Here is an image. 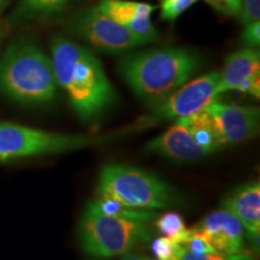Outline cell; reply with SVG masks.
Instances as JSON below:
<instances>
[{
	"mask_svg": "<svg viewBox=\"0 0 260 260\" xmlns=\"http://www.w3.org/2000/svg\"><path fill=\"white\" fill-rule=\"evenodd\" d=\"M206 109L212 116L224 146L245 142L258 134L260 112L256 107L223 104L217 99Z\"/></svg>",
	"mask_w": 260,
	"mask_h": 260,
	"instance_id": "9c48e42d",
	"label": "cell"
},
{
	"mask_svg": "<svg viewBox=\"0 0 260 260\" xmlns=\"http://www.w3.org/2000/svg\"><path fill=\"white\" fill-rule=\"evenodd\" d=\"M70 31L105 53H123L144 45L129 29L116 23L96 6L77 15L71 23Z\"/></svg>",
	"mask_w": 260,
	"mask_h": 260,
	"instance_id": "ba28073f",
	"label": "cell"
},
{
	"mask_svg": "<svg viewBox=\"0 0 260 260\" xmlns=\"http://www.w3.org/2000/svg\"><path fill=\"white\" fill-rule=\"evenodd\" d=\"M242 42L249 47H258L260 44V22L254 21L247 23L242 34Z\"/></svg>",
	"mask_w": 260,
	"mask_h": 260,
	"instance_id": "cb8c5ba5",
	"label": "cell"
},
{
	"mask_svg": "<svg viewBox=\"0 0 260 260\" xmlns=\"http://www.w3.org/2000/svg\"><path fill=\"white\" fill-rule=\"evenodd\" d=\"M189 232L191 235L204 239L217 253L235 254L243 252L245 229L224 209L206 216Z\"/></svg>",
	"mask_w": 260,
	"mask_h": 260,
	"instance_id": "30bf717a",
	"label": "cell"
},
{
	"mask_svg": "<svg viewBox=\"0 0 260 260\" xmlns=\"http://www.w3.org/2000/svg\"><path fill=\"white\" fill-rule=\"evenodd\" d=\"M200 65L201 59L195 52L165 47L123 58L119 73L140 99L157 105L187 83Z\"/></svg>",
	"mask_w": 260,
	"mask_h": 260,
	"instance_id": "7a4b0ae2",
	"label": "cell"
},
{
	"mask_svg": "<svg viewBox=\"0 0 260 260\" xmlns=\"http://www.w3.org/2000/svg\"><path fill=\"white\" fill-rule=\"evenodd\" d=\"M148 222L103 212L89 201L81 217L77 235L81 248L94 258H112L132 252L151 237Z\"/></svg>",
	"mask_w": 260,
	"mask_h": 260,
	"instance_id": "277c9868",
	"label": "cell"
},
{
	"mask_svg": "<svg viewBox=\"0 0 260 260\" xmlns=\"http://www.w3.org/2000/svg\"><path fill=\"white\" fill-rule=\"evenodd\" d=\"M105 138L59 134L15 123H0V161L75 151L103 142Z\"/></svg>",
	"mask_w": 260,
	"mask_h": 260,
	"instance_id": "8992f818",
	"label": "cell"
},
{
	"mask_svg": "<svg viewBox=\"0 0 260 260\" xmlns=\"http://www.w3.org/2000/svg\"><path fill=\"white\" fill-rule=\"evenodd\" d=\"M223 209L241 223L248 239L259 246L260 235V183L253 181L236 188L223 200Z\"/></svg>",
	"mask_w": 260,
	"mask_h": 260,
	"instance_id": "4fadbf2b",
	"label": "cell"
},
{
	"mask_svg": "<svg viewBox=\"0 0 260 260\" xmlns=\"http://www.w3.org/2000/svg\"><path fill=\"white\" fill-rule=\"evenodd\" d=\"M3 2H4V0H0V5H2V3H3Z\"/></svg>",
	"mask_w": 260,
	"mask_h": 260,
	"instance_id": "484cf974",
	"label": "cell"
},
{
	"mask_svg": "<svg viewBox=\"0 0 260 260\" xmlns=\"http://www.w3.org/2000/svg\"><path fill=\"white\" fill-rule=\"evenodd\" d=\"M180 260H255L251 253L240 252L235 254H222V253H207V254L194 255L181 249Z\"/></svg>",
	"mask_w": 260,
	"mask_h": 260,
	"instance_id": "44dd1931",
	"label": "cell"
},
{
	"mask_svg": "<svg viewBox=\"0 0 260 260\" xmlns=\"http://www.w3.org/2000/svg\"><path fill=\"white\" fill-rule=\"evenodd\" d=\"M181 119L189 128L195 142L206 149L210 154L224 146L218 129L206 107L190 116L182 117Z\"/></svg>",
	"mask_w": 260,
	"mask_h": 260,
	"instance_id": "9a60e30c",
	"label": "cell"
},
{
	"mask_svg": "<svg viewBox=\"0 0 260 260\" xmlns=\"http://www.w3.org/2000/svg\"><path fill=\"white\" fill-rule=\"evenodd\" d=\"M94 203L103 212L107 214H112L117 217H124V218L142 220V222H149L155 217V212H151L149 210H140L135 207L126 206L121 201L111 199V198H98Z\"/></svg>",
	"mask_w": 260,
	"mask_h": 260,
	"instance_id": "2e32d148",
	"label": "cell"
},
{
	"mask_svg": "<svg viewBox=\"0 0 260 260\" xmlns=\"http://www.w3.org/2000/svg\"><path fill=\"white\" fill-rule=\"evenodd\" d=\"M146 149L175 161H197L210 153L198 145L186 123L178 118L176 123L160 136L149 141Z\"/></svg>",
	"mask_w": 260,
	"mask_h": 260,
	"instance_id": "7c38bea8",
	"label": "cell"
},
{
	"mask_svg": "<svg viewBox=\"0 0 260 260\" xmlns=\"http://www.w3.org/2000/svg\"><path fill=\"white\" fill-rule=\"evenodd\" d=\"M96 9L116 23L129 29L144 45L158 38L152 14L155 6L134 0H99Z\"/></svg>",
	"mask_w": 260,
	"mask_h": 260,
	"instance_id": "8fae6325",
	"label": "cell"
},
{
	"mask_svg": "<svg viewBox=\"0 0 260 260\" xmlns=\"http://www.w3.org/2000/svg\"><path fill=\"white\" fill-rule=\"evenodd\" d=\"M260 75V53L255 48H243L228 57L225 68L220 73L218 94L237 90L251 77Z\"/></svg>",
	"mask_w": 260,
	"mask_h": 260,
	"instance_id": "5bb4252c",
	"label": "cell"
},
{
	"mask_svg": "<svg viewBox=\"0 0 260 260\" xmlns=\"http://www.w3.org/2000/svg\"><path fill=\"white\" fill-rule=\"evenodd\" d=\"M152 252L155 260H180L181 246L170 237L161 236L152 243Z\"/></svg>",
	"mask_w": 260,
	"mask_h": 260,
	"instance_id": "d6986e66",
	"label": "cell"
},
{
	"mask_svg": "<svg viewBox=\"0 0 260 260\" xmlns=\"http://www.w3.org/2000/svg\"><path fill=\"white\" fill-rule=\"evenodd\" d=\"M58 83L52 60L30 41L9 46L0 60V90L15 102L45 104L54 99Z\"/></svg>",
	"mask_w": 260,
	"mask_h": 260,
	"instance_id": "3957f363",
	"label": "cell"
},
{
	"mask_svg": "<svg viewBox=\"0 0 260 260\" xmlns=\"http://www.w3.org/2000/svg\"><path fill=\"white\" fill-rule=\"evenodd\" d=\"M159 233L164 236L170 237L178 243L184 242L189 235V229L184 224V220L178 213L168 212L161 214L157 220Z\"/></svg>",
	"mask_w": 260,
	"mask_h": 260,
	"instance_id": "ac0fdd59",
	"label": "cell"
},
{
	"mask_svg": "<svg viewBox=\"0 0 260 260\" xmlns=\"http://www.w3.org/2000/svg\"><path fill=\"white\" fill-rule=\"evenodd\" d=\"M119 260H153V259H149L145 255L138 254V253L128 252V253H125V254L121 255V259H119Z\"/></svg>",
	"mask_w": 260,
	"mask_h": 260,
	"instance_id": "d4e9b609",
	"label": "cell"
},
{
	"mask_svg": "<svg viewBox=\"0 0 260 260\" xmlns=\"http://www.w3.org/2000/svg\"><path fill=\"white\" fill-rule=\"evenodd\" d=\"M51 52L57 83L68 94L80 118L83 122L99 118L117 95L98 58L63 37L52 39Z\"/></svg>",
	"mask_w": 260,
	"mask_h": 260,
	"instance_id": "6da1fadb",
	"label": "cell"
},
{
	"mask_svg": "<svg viewBox=\"0 0 260 260\" xmlns=\"http://www.w3.org/2000/svg\"><path fill=\"white\" fill-rule=\"evenodd\" d=\"M241 19L245 24L259 21L260 17V0H242Z\"/></svg>",
	"mask_w": 260,
	"mask_h": 260,
	"instance_id": "603a6c76",
	"label": "cell"
},
{
	"mask_svg": "<svg viewBox=\"0 0 260 260\" xmlns=\"http://www.w3.org/2000/svg\"><path fill=\"white\" fill-rule=\"evenodd\" d=\"M98 198H111L140 210L167 209L177 204L169 184L151 172L125 164H109L102 169Z\"/></svg>",
	"mask_w": 260,
	"mask_h": 260,
	"instance_id": "5b68a950",
	"label": "cell"
},
{
	"mask_svg": "<svg viewBox=\"0 0 260 260\" xmlns=\"http://www.w3.org/2000/svg\"><path fill=\"white\" fill-rule=\"evenodd\" d=\"M220 73L205 74L189 83H184L167 99L157 104L149 115L142 117L132 129L151 128L162 121L178 119L200 111L217 100Z\"/></svg>",
	"mask_w": 260,
	"mask_h": 260,
	"instance_id": "52a82bcc",
	"label": "cell"
},
{
	"mask_svg": "<svg viewBox=\"0 0 260 260\" xmlns=\"http://www.w3.org/2000/svg\"><path fill=\"white\" fill-rule=\"evenodd\" d=\"M198 0H161L160 16L164 21L172 22L187 11Z\"/></svg>",
	"mask_w": 260,
	"mask_h": 260,
	"instance_id": "ffe728a7",
	"label": "cell"
},
{
	"mask_svg": "<svg viewBox=\"0 0 260 260\" xmlns=\"http://www.w3.org/2000/svg\"><path fill=\"white\" fill-rule=\"evenodd\" d=\"M73 0H22L18 8L19 18L46 17L63 10Z\"/></svg>",
	"mask_w": 260,
	"mask_h": 260,
	"instance_id": "e0dca14e",
	"label": "cell"
},
{
	"mask_svg": "<svg viewBox=\"0 0 260 260\" xmlns=\"http://www.w3.org/2000/svg\"><path fill=\"white\" fill-rule=\"evenodd\" d=\"M205 2L223 15L237 16L241 14L242 0H205Z\"/></svg>",
	"mask_w": 260,
	"mask_h": 260,
	"instance_id": "7402d4cb",
	"label": "cell"
}]
</instances>
